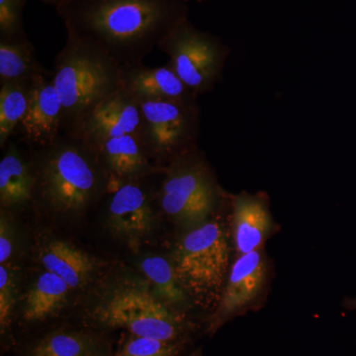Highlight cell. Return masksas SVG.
<instances>
[{"label":"cell","mask_w":356,"mask_h":356,"mask_svg":"<svg viewBox=\"0 0 356 356\" xmlns=\"http://www.w3.org/2000/svg\"><path fill=\"white\" fill-rule=\"evenodd\" d=\"M103 324L123 327L134 336L173 341L181 320L149 288L126 286L114 290L98 307Z\"/></svg>","instance_id":"5"},{"label":"cell","mask_w":356,"mask_h":356,"mask_svg":"<svg viewBox=\"0 0 356 356\" xmlns=\"http://www.w3.org/2000/svg\"><path fill=\"white\" fill-rule=\"evenodd\" d=\"M267 266L261 250L238 255L229 269L215 320L235 315L250 305L261 294L266 281Z\"/></svg>","instance_id":"11"},{"label":"cell","mask_w":356,"mask_h":356,"mask_svg":"<svg viewBox=\"0 0 356 356\" xmlns=\"http://www.w3.org/2000/svg\"><path fill=\"white\" fill-rule=\"evenodd\" d=\"M154 218L149 196L140 185L123 182L112 194L108 221L115 235L129 241L139 240L151 231Z\"/></svg>","instance_id":"12"},{"label":"cell","mask_w":356,"mask_h":356,"mask_svg":"<svg viewBox=\"0 0 356 356\" xmlns=\"http://www.w3.org/2000/svg\"><path fill=\"white\" fill-rule=\"evenodd\" d=\"M198 1H202V0H198Z\"/></svg>","instance_id":"31"},{"label":"cell","mask_w":356,"mask_h":356,"mask_svg":"<svg viewBox=\"0 0 356 356\" xmlns=\"http://www.w3.org/2000/svg\"><path fill=\"white\" fill-rule=\"evenodd\" d=\"M119 88L138 102L189 100L191 91L170 65L147 67L139 64L120 67Z\"/></svg>","instance_id":"13"},{"label":"cell","mask_w":356,"mask_h":356,"mask_svg":"<svg viewBox=\"0 0 356 356\" xmlns=\"http://www.w3.org/2000/svg\"><path fill=\"white\" fill-rule=\"evenodd\" d=\"M16 298V283L13 274L7 267L0 266V325L2 332L10 321Z\"/></svg>","instance_id":"25"},{"label":"cell","mask_w":356,"mask_h":356,"mask_svg":"<svg viewBox=\"0 0 356 356\" xmlns=\"http://www.w3.org/2000/svg\"><path fill=\"white\" fill-rule=\"evenodd\" d=\"M70 289L62 278L44 271L26 294L23 308L25 320L37 322L55 316L67 303Z\"/></svg>","instance_id":"18"},{"label":"cell","mask_w":356,"mask_h":356,"mask_svg":"<svg viewBox=\"0 0 356 356\" xmlns=\"http://www.w3.org/2000/svg\"><path fill=\"white\" fill-rule=\"evenodd\" d=\"M63 114L62 99L53 81L39 74L30 81L27 112L17 130L32 144L50 146L60 138Z\"/></svg>","instance_id":"10"},{"label":"cell","mask_w":356,"mask_h":356,"mask_svg":"<svg viewBox=\"0 0 356 356\" xmlns=\"http://www.w3.org/2000/svg\"><path fill=\"white\" fill-rule=\"evenodd\" d=\"M56 8L67 38L95 49L120 67L139 64L186 20L179 0H64Z\"/></svg>","instance_id":"1"},{"label":"cell","mask_w":356,"mask_h":356,"mask_svg":"<svg viewBox=\"0 0 356 356\" xmlns=\"http://www.w3.org/2000/svg\"><path fill=\"white\" fill-rule=\"evenodd\" d=\"M189 356H198L197 353H193V355H189Z\"/></svg>","instance_id":"30"},{"label":"cell","mask_w":356,"mask_h":356,"mask_svg":"<svg viewBox=\"0 0 356 356\" xmlns=\"http://www.w3.org/2000/svg\"><path fill=\"white\" fill-rule=\"evenodd\" d=\"M273 219L264 199L242 193L233 204L232 233L238 254L259 250L273 231Z\"/></svg>","instance_id":"14"},{"label":"cell","mask_w":356,"mask_h":356,"mask_svg":"<svg viewBox=\"0 0 356 356\" xmlns=\"http://www.w3.org/2000/svg\"><path fill=\"white\" fill-rule=\"evenodd\" d=\"M43 74L29 42L24 38L1 39L0 42V81H30Z\"/></svg>","instance_id":"19"},{"label":"cell","mask_w":356,"mask_h":356,"mask_svg":"<svg viewBox=\"0 0 356 356\" xmlns=\"http://www.w3.org/2000/svg\"><path fill=\"white\" fill-rule=\"evenodd\" d=\"M142 271L149 281V289L154 296L166 305H178L185 302L186 296L175 267L163 257H146L142 262Z\"/></svg>","instance_id":"21"},{"label":"cell","mask_w":356,"mask_h":356,"mask_svg":"<svg viewBox=\"0 0 356 356\" xmlns=\"http://www.w3.org/2000/svg\"><path fill=\"white\" fill-rule=\"evenodd\" d=\"M159 47L170 58L168 65L191 92L209 88L221 70L222 47L210 35L194 29L187 20L170 30Z\"/></svg>","instance_id":"7"},{"label":"cell","mask_w":356,"mask_h":356,"mask_svg":"<svg viewBox=\"0 0 356 356\" xmlns=\"http://www.w3.org/2000/svg\"><path fill=\"white\" fill-rule=\"evenodd\" d=\"M95 350V341L86 334L57 332L42 339L29 356H92Z\"/></svg>","instance_id":"22"},{"label":"cell","mask_w":356,"mask_h":356,"mask_svg":"<svg viewBox=\"0 0 356 356\" xmlns=\"http://www.w3.org/2000/svg\"><path fill=\"white\" fill-rule=\"evenodd\" d=\"M30 81H10V83H1V90H0V145L1 147L4 146L7 140L17 130L18 126L27 112Z\"/></svg>","instance_id":"20"},{"label":"cell","mask_w":356,"mask_h":356,"mask_svg":"<svg viewBox=\"0 0 356 356\" xmlns=\"http://www.w3.org/2000/svg\"><path fill=\"white\" fill-rule=\"evenodd\" d=\"M177 350L178 344L173 341L135 336L119 356H175Z\"/></svg>","instance_id":"23"},{"label":"cell","mask_w":356,"mask_h":356,"mask_svg":"<svg viewBox=\"0 0 356 356\" xmlns=\"http://www.w3.org/2000/svg\"><path fill=\"white\" fill-rule=\"evenodd\" d=\"M344 307L348 308V310H353V309H356V298L346 299V301H344Z\"/></svg>","instance_id":"27"},{"label":"cell","mask_w":356,"mask_h":356,"mask_svg":"<svg viewBox=\"0 0 356 356\" xmlns=\"http://www.w3.org/2000/svg\"><path fill=\"white\" fill-rule=\"evenodd\" d=\"M165 173L159 191L161 209L184 226L205 222L218 202L216 184L208 168L197 159L185 156L177 159Z\"/></svg>","instance_id":"6"},{"label":"cell","mask_w":356,"mask_h":356,"mask_svg":"<svg viewBox=\"0 0 356 356\" xmlns=\"http://www.w3.org/2000/svg\"><path fill=\"white\" fill-rule=\"evenodd\" d=\"M40 261L47 271L62 278L70 288L86 284L95 267V261L86 252L60 240L44 245Z\"/></svg>","instance_id":"16"},{"label":"cell","mask_w":356,"mask_h":356,"mask_svg":"<svg viewBox=\"0 0 356 356\" xmlns=\"http://www.w3.org/2000/svg\"><path fill=\"white\" fill-rule=\"evenodd\" d=\"M53 83L62 99L63 128L72 133L89 109L119 88L120 67L72 38L58 54Z\"/></svg>","instance_id":"3"},{"label":"cell","mask_w":356,"mask_h":356,"mask_svg":"<svg viewBox=\"0 0 356 356\" xmlns=\"http://www.w3.org/2000/svg\"><path fill=\"white\" fill-rule=\"evenodd\" d=\"M140 106L142 124L138 137L147 156H170L192 135L194 116L189 100L145 102Z\"/></svg>","instance_id":"8"},{"label":"cell","mask_w":356,"mask_h":356,"mask_svg":"<svg viewBox=\"0 0 356 356\" xmlns=\"http://www.w3.org/2000/svg\"><path fill=\"white\" fill-rule=\"evenodd\" d=\"M96 152L106 170L123 181H133L153 170L138 136L113 138L103 143Z\"/></svg>","instance_id":"15"},{"label":"cell","mask_w":356,"mask_h":356,"mask_svg":"<svg viewBox=\"0 0 356 356\" xmlns=\"http://www.w3.org/2000/svg\"><path fill=\"white\" fill-rule=\"evenodd\" d=\"M46 147L34 173V191L55 212L79 214L97 197L103 186L98 154L76 136L67 134Z\"/></svg>","instance_id":"2"},{"label":"cell","mask_w":356,"mask_h":356,"mask_svg":"<svg viewBox=\"0 0 356 356\" xmlns=\"http://www.w3.org/2000/svg\"><path fill=\"white\" fill-rule=\"evenodd\" d=\"M42 1L47 2V3L53 4L54 6H55L56 4V0H42Z\"/></svg>","instance_id":"28"},{"label":"cell","mask_w":356,"mask_h":356,"mask_svg":"<svg viewBox=\"0 0 356 356\" xmlns=\"http://www.w3.org/2000/svg\"><path fill=\"white\" fill-rule=\"evenodd\" d=\"M34 173L17 147L10 145L0 161V202L2 207L25 205L34 194Z\"/></svg>","instance_id":"17"},{"label":"cell","mask_w":356,"mask_h":356,"mask_svg":"<svg viewBox=\"0 0 356 356\" xmlns=\"http://www.w3.org/2000/svg\"><path fill=\"white\" fill-rule=\"evenodd\" d=\"M142 124L140 103L120 88L93 105L70 135L91 147L125 135H139Z\"/></svg>","instance_id":"9"},{"label":"cell","mask_w":356,"mask_h":356,"mask_svg":"<svg viewBox=\"0 0 356 356\" xmlns=\"http://www.w3.org/2000/svg\"><path fill=\"white\" fill-rule=\"evenodd\" d=\"M229 264V245L221 225L192 227L178 243L172 266L182 287L208 294L221 287Z\"/></svg>","instance_id":"4"},{"label":"cell","mask_w":356,"mask_h":356,"mask_svg":"<svg viewBox=\"0 0 356 356\" xmlns=\"http://www.w3.org/2000/svg\"><path fill=\"white\" fill-rule=\"evenodd\" d=\"M15 242V236H14V229L10 219L2 213L0 218V264L10 259L13 254L14 243Z\"/></svg>","instance_id":"26"},{"label":"cell","mask_w":356,"mask_h":356,"mask_svg":"<svg viewBox=\"0 0 356 356\" xmlns=\"http://www.w3.org/2000/svg\"><path fill=\"white\" fill-rule=\"evenodd\" d=\"M64 1V0H56V4L55 7L58 6V3H60V2Z\"/></svg>","instance_id":"29"},{"label":"cell","mask_w":356,"mask_h":356,"mask_svg":"<svg viewBox=\"0 0 356 356\" xmlns=\"http://www.w3.org/2000/svg\"><path fill=\"white\" fill-rule=\"evenodd\" d=\"M26 0H0V34L1 39L23 36L22 11Z\"/></svg>","instance_id":"24"}]
</instances>
